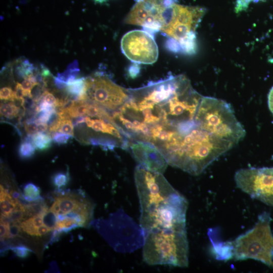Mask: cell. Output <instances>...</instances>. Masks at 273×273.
<instances>
[{"instance_id": "obj_1", "label": "cell", "mask_w": 273, "mask_h": 273, "mask_svg": "<svg viewBox=\"0 0 273 273\" xmlns=\"http://www.w3.org/2000/svg\"><path fill=\"white\" fill-rule=\"evenodd\" d=\"M202 96L183 75H171L149 84L134 97L128 109L131 138L151 144L163 155L177 121Z\"/></svg>"}, {"instance_id": "obj_29", "label": "cell", "mask_w": 273, "mask_h": 273, "mask_svg": "<svg viewBox=\"0 0 273 273\" xmlns=\"http://www.w3.org/2000/svg\"><path fill=\"white\" fill-rule=\"evenodd\" d=\"M24 128L28 134L37 133V124L35 122H25Z\"/></svg>"}, {"instance_id": "obj_36", "label": "cell", "mask_w": 273, "mask_h": 273, "mask_svg": "<svg viewBox=\"0 0 273 273\" xmlns=\"http://www.w3.org/2000/svg\"><path fill=\"white\" fill-rule=\"evenodd\" d=\"M96 2L102 3L105 2L106 0H94Z\"/></svg>"}, {"instance_id": "obj_37", "label": "cell", "mask_w": 273, "mask_h": 273, "mask_svg": "<svg viewBox=\"0 0 273 273\" xmlns=\"http://www.w3.org/2000/svg\"><path fill=\"white\" fill-rule=\"evenodd\" d=\"M272 264L271 267H273V251L272 252Z\"/></svg>"}, {"instance_id": "obj_3", "label": "cell", "mask_w": 273, "mask_h": 273, "mask_svg": "<svg viewBox=\"0 0 273 273\" xmlns=\"http://www.w3.org/2000/svg\"><path fill=\"white\" fill-rule=\"evenodd\" d=\"M271 218L264 211L258 216L254 226L235 240L225 242L213 241L217 259L236 260L248 259L272 266L273 235L270 229Z\"/></svg>"}, {"instance_id": "obj_11", "label": "cell", "mask_w": 273, "mask_h": 273, "mask_svg": "<svg viewBox=\"0 0 273 273\" xmlns=\"http://www.w3.org/2000/svg\"><path fill=\"white\" fill-rule=\"evenodd\" d=\"M79 72L78 63L75 60L68 65L65 71L59 73L56 77H54L55 85L59 89L66 88L68 84L75 79Z\"/></svg>"}, {"instance_id": "obj_26", "label": "cell", "mask_w": 273, "mask_h": 273, "mask_svg": "<svg viewBox=\"0 0 273 273\" xmlns=\"http://www.w3.org/2000/svg\"><path fill=\"white\" fill-rule=\"evenodd\" d=\"M261 0H237L235 7V11L239 13L245 10L251 2H256Z\"/></svg>"}, {"instance_id": "obj_19", "label": "cell", "mask_w": 273, "mask_h": 273, "mask_svg": "<svg viewBox=\"0 0 273 273\" xmlns=\"http://www.w3.org/2000/svg\"><path fill=\"white\" fill-rule=\"evenodd\" d=\"M53 185L58 189H60L67 185L69 180L68 172H59L55 173L52 178Z\"/></svg>"}, {"instance_id": "obj_35", "label": "cell", "mask_w": 273, "mask_h": 273, "mask_svg": "<svg viewBox=\"0 0 273 273\" xmlns=\"http://www.w3.org/2000/svg\"><path fill=\"white\" fill-rule=\"evenodd\" d=\"M10 194L14 199H18L19 198H20V194L16 191L13 190L10 191Z\"/></svg>"}, {"instance_id": "obj_31", "label": "cell", "mask_w": 273, "mask_h": 273, "mask_svg": "<svg viewBox=\"0 0 273 273\" xmlns=\"http://www.w3.org/2000/svg\"><path fill=\"white\" fill-rule=\"evenodd\" d=\"M15 99L22 100L24 99L25 93L21 84L17 83L15 86Z\"/></svg>"}, {"instance_id": "obj_9", "label": "cell", "mask_w": 273, "mask_h": 273, "mask_svg": "<svg viewBox=\"0 0 273 273\" xmlns=\"http://www.w3.org/2000/svg\"><path fill=\"white\" fill-rule=\"evenodd\" d=\"M121 49L131 61L152 64L158 57V49L154 37L148 32L135 30L126 33L121 40Z\"/></svg>"}, {"instance_id": "obj_33", "label": "cell", "mask_w": 273, "mask_h": 273, "mask_svg": "<svg viewBox=\"0 0 273 273\" xmlns=\"http://www.w3.org/2000/svg\"><path fill=\"white\" fill-rule=\"evenodd\" d=\"M51 230L45 224H43L38 228L37 236H41Z\"/></svg>"}, {"instance_id": "obj_17", "label": "cell", "mask_w": 273, "mask_h": 273, "mask_svg": "<svg viewBox=\"0 0 273 273\" xmlns=\"http://www.w3.org/2000/svg\"><path fill=\"white\" fill-rule=\"evenodd\" d=\"M35 71V67L27 59L20 60L16 68L17 75L24 79L33 75Z\"/></svg>"}, {"instance_id": "obj_27", "label": "cell", "mask_w": 273, "mask_h": 273, "mask_svg": "<svg viewBox=\"0 0 273 273\" xmlns=\"http://www.w3.org/2000/svg\"><path fill=\"white\" fill-rule=\"evenodd\" d=\"M36 83L33 82L29 78H26L23 80L21 83V85L25 93V97H31V90L34 85Z\"/></svg>"}, {"instance_id": "obj_8", "label": "cell", "mask_w": 273, "mask_h": 273, "mask_svg": "<svg viewBox=\"0 0 273 273\" xmlns=\"http://www.w3.org/2000/svg\"><path fill=\"white\" fill-rule=\"evenodd\" d=\"M172 0H136L124 23L160 31L165 23Z\"/></svg>"}, {"instance_id": "obj_15", "label": "cell", "mask_w": 273, "mask_h": 273, "mask_svg": "<svg viewBox=\"0 0 273 273\" xmlns=\"http://www.w3.org/2000/svg\"><path fill=\"white\" fill-rule=\"evenodd\" d=\"M52 138L50 134L37 132L32 136V144L35 149L44 151L49 149L51 145Z\"/></svg>"}, {"instance_id": "obj_34", "label": "cell", "mask_w": 273, "mask_h": 273, "mask_svg": "<svg viewBox=\"0 0 273 273\" xmlns=\"http://www.w3.org/2000/svg\"><path fill=\"white\" fill-rule=\"evenodd\" d=\"M49 128V125L47 123H37V132L42 133L46 132Z\"/></svg>"}, {"instance_id": "obj_18", "label": "cell", "mask_w": 273, "mask_h": 273, "mask_svg": "<svg viewBox=\"0 0 273 273\" xmlns=\"http://www.w3.org/2000/svg\"><path fill=\"white\" fill-rule=\"evenodd\" d=\"M1 115L6 118L11 119L19 114L20 107L17 106L13 102L2 103L0 107Z\"/></svg>"}, {"instance_id": "obj_22", "label": "cell", "mask_w": 273, "mask_h": 273, "mask_svg": "<svg viewBox=\"0 0 273 273\" xmlns=\"http://www.w3.org/2000/svg\"><path fill=\"white\" fill-rule=\"evenodd\" d=\"M11 249L16 256L21 258H26L32 252V250L23 245L13 247Z\"/></svg>"}, {"instance_id": "obj_30", "label": "cell", "mask_w": 273, "mask_h": 273, "mask_svg": "<svg viewBox=\"0 0 273 273\" xmlns=\"http://www.w3.org/2000/svg\"><path fill=\"white\" fill-rule=\"evenodd\" d=\"M10 225V223L9 222H5L1 221L0 236L1 240L7 238Z\"/></svg>"}, {"instance_id": "obj_4", "label": "cell", "mask_w": 273, "mask_h": 273, "mask_svg": "<svg viewBox=\"0 0 273 273\" xmlns=\"http://www.w3.org/2000/svg\"><path fill=\"white\" fill-rule=\"evenodd\" d=\"M144 234L142 255L145 263L150 265L188 266L186 227L154 230Z\"/></svg>"}, {"instance_id": "obj_6", "label": "cell", "mask_w": 273, "mask_h": 273, "mask_svg": "<svg viewBox=\"0 0 273 273\" xmlns=\"http://www.w3.org/2000/svg\"><path fill=\"white\" fill-rule=\"evenodd\" d=\"M234 179L237 187L251 198L273 206V167L240 169Z\"/></svg>"}, {"instance_id": "obj_21", "label": "cell", "mask_w": 273, "mask_h": 273, "mask_svg": "<svg viewBox=\"0 0 273 273\" xmlns=\"http://www.w3.org/2000/svg\"><path fill=\"white\" fill-rule=\"evenodd\" d=\"M43 224L51 231L55 230L57 219L55 213L50 209L43 214Z\"/></svg>"}, {"instance_id": "obj_20", "label": "cell", "mask_w": 273, "mask_h": 273, "mask_svg": "<svg viewBox=\"0 0 273 273\" xmlns=\"http://www.w3.org/2000/svg\"><path fill=\"white\" fill-rule=\"evenodd\" d=\"M19 225L21 229L28 235L37 236L38 229L34 225L31 217L22 221Z\"/></svg>"}, {"instance_id": "obj_12", "label": "cell", "mask_w": 273, "mask_h": 273, "mask_svg": "<svg viewBox=\"0 0 273 273\" xmlns=\"http://www.w3.org/2000/svg\"><path fill=\"white\" fill-rule=\"evenodd\" d=\"M65 89L68 95L73 100H87L86 78L84 77L75 79L68 84Z\"/></svg>"}, {"instance_id": "obj_10", "label": "cell", "mask_w": 273, "mask_h": 273, "mask_svg": "<svg viewBox=\"0 0 273 273\" xmlns=\"http://www.w3.org/2000/svg\"><path fill=\"white\" fill-rule=\"evenodd\" d=\"M129 147L133 156L139 165L145 168L163 173L168 163L165 159L153 146L144 142H133Z\"/></svg>"}, {"instance_id": "obj_13", "label": "cell", "mask_w": 273, "mask_h": 273, "mask_svg": "<svg viewBox=\"0 0 273 273\" xmlns=\"http://www.w3.org/2000/svg\"><path fill=\"white\" fill-rule=\"evenodd\" d=\"M32 136L28 134L19 147L18 154L23 159H29L34 154L35 148L32 144Z\"/></svg>"}, {"instance_id": "obj_32", "label": "cell", "mask_w": 273, "mask_h": 273, "mask_svg": "<svg viewBox=\"0 0 273 273\" xmlns=\"http://www.w3.org/2000/svg\"><path fill=\"white\" fill-rule=\"evenodd\" d=\"M267 103L268 108L273 114V86L270 89L267 97Z\"/></svg>"}, {"instance_id": "obj_2", "label": "cell", "mask_w": 273, "mask_h": 273, "mask_svg": "<svg viewBox=\"0 0 273 273\" xmlns=\"http://www.w3.org/2000/svg\"><path fill=\"white\" fill-rule=\"evenodd\" d=\"M134 177L140 204V223L144 233L186 227L188 201L162 173L139 165L134 170Z\"/></svg>"}, {"instance_id": "obj_7", "label": "cell", "mask_w": 273, "mask_h": 273, "mask_svg": "<svg viewBox=\"0 0 273 273\" xmlns=\"http://www.w3.org/2000/svg\"><path fill=\"white\" fill-rule=\"evenodd\" d=\"M86 84L87 100L113 112L129 98L128 89L121 87L100 73L86 78Z\"/></svg>"}, {"instance_id": "obj_5", "label": "cell", "mask_w": 273, "mask_h": 273, "mask_svg": "<svg viewBox=\"0 0 273 273\" xmlns=\"http://www.w3.org/2000/svg\"><path fill=\"white\" fill-rule=\"evenodd\" d=\"M206 11L203 7L185 6L172 0L160 31L176 42L177 50L194 53L196 49L195 31Z\"/></svg>"}, {"instance_id": "obj_14", "label": "cell", "mask_w": 273, "mask_h": 273, "mask_svg": "<svg viewBox=\"0 0 273 273\" xmlns=\"http://www.w3.org/2000/svg\"><path fill=\"white\" fill-rule=\"evenodd\" d=\"M48 208L42 199L31 202L25 205V213L26 216H33L36 215L43 214L48 211Z\"/></svg>"}, {"instance_id": "obj_16", "label": "cell", "mask_w": 273, "mask_h": 273, "mask_svg": "<svg viewBox=\"0 0 273 273\" xmlns=\"http://www.w3.org/2000/svg\"><path fill=\"white\" fill-rule=\"evenodd\" d=\"M39 188L32 183L26 184L23 188L22 196L28 202L35 201L41 199Z\"/></svg>"}, {"instance_id": "obj_24", "label": "cell", "mask_w": 273, "mask_h": 273, "mask_svg": "<svg viewBox=\"0 0 273 273\" xmlns=\"http://www.w3.org/2000/svg\"><path fill=\"white\" fill-rule=\"evenodd\" d=\"M71 135L62 133L56 132L53 134L52 139L54 142L58 144H65L71 138Z\"/></svg>"}, {"instance_id": "obj_23", "label": "cell", "mask_w": 273, "mask_h": 273, "mask_svg": "<svg viewBox=\"0 0 273 273\" xmlns=\"http://www.w3.org/2000/svg\"><path fill=\"white\" fill-rule=\"evenodd\" d=\"M0 98L1 100L13 101L15 99L14 92L10 87H4L1 89Z\"/></svg>"}, {"instance_id": "obj_28", "label": "cell", "mask_w": 273, "mask_h": 273, "mask_svg": "<svg viewBox=\"0 0 273 273\" xmlns=\"http://www.w3.org/2000/svg\"><path fill=\"white\" fill-rule=\"evenodd\" d=\"M21 228L18 223H11L7 236V238H14L17 236L21 232Z\"/></svg>"}, {"instance_id": "obj_25", "label": "cell", "mask_w": 273, "mask_h": 273, "mask_svg": "<svg viewBox=\"0 0 273 273\" xmlns=\"http://www.w3.org/2000/svg\"><path fill=\"white\" fill-rule=\"evenodd\" d=\"M40 98L48 104L54 106L56 108L57 106L59 99H56L53 94L48 90H46L43 93Z\"/></svg>"}]
</instances>
